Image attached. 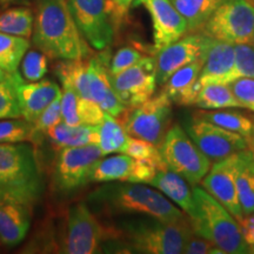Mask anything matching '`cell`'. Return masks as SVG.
<instances>
[{
	"instance_id": "6da1fadb",
	"label": "cell",
	"mask_w": 254,
	"mask_h": 254,
	"mask_svg": "<svg viewBox=\"0 0 254 254\" xmlns=\"http://www.w3.org/2000/svg\"><path fill=\"white\" fill-rule=\"evenodd\" d=\"M87 204L109 215H146L167 222L189 219L160 190L140 183H103L87 196Z\"/></svg>"
},
{
	"instance_id": "7a4b0ae2",
	"label": "cell",
	"mask_w": 254,
	"mask_h": 254,
	"mask_svg": "<svg viewBox=\"0 0 254 254\" xmlns=\"http://www.w3.org/2000/svg\"><path fill=\"white\" fill-rule=\"evenodd\" d=\"M32 43L51 59H88L92 47L79 30L67 0H39Z\"/></svg>"
},
{
	"instance_id": "3957f363",
	"label": "cell",
	"mask_w": 254,
	"mask_h": 254,
	"mask_svg": "<svg viewBox=\"0 0 254 254\" xmlns=\"http://www.w3.org/2000/svg\"><path fill=\"white\" fill-rule=\"evenodd\" d=\"M110 227L111 240L122 243L128 252L141 254H183L187 238L194 232L190 218L167 222L146 215L122 219Z\"/></svg>"
},
{
	"instance_id": "277c9868",
	"label": "cell",
	"mask_w": 254,
	"mask_h": 254,
	"mask_svg": "<svg viewBox=\"0 0 254 254\" xmlns=\"http://www.w3.org/2000/svg\"><path fill=\"white\" fill-rule=\"evenodd\" d=\"M192 193L194 208L189 218L193 231L214 244L224 254H249L239 224L231 212L202 187L193 186Z\"/></svg>"
},
{
	"instance_id": "5b68a950",
	"label": "cell",
	"mask_w": 254,
	"mask_h": 254,
	"mask_svg": "<svg viewBox=\"0 0 254 254\" xmlns=\"http://www.w3.org/2000/svg\"><path fill=\"white\" fill-rule=\"evenodd\" d=\"M159 148L168 170L183 177L190 186L201 183L211 168L212 161L179 124L168 128Z\"/></svg>"
},
{
	"instance_id": "8992f818",
	"label": "cell",
	"mask_w": 254,
	"mask_h": 254,
	"mask_svg": "<svg viewBox=\"0 0 254 254\" xmlns=\"http://www.w3.org/2000/svg\"><path fill=\"white\" fill-rule=\"evenodd\" d=\"M110 225H104L95 217L87 202L72 205L67 211L66 228L62 241L60 253L93 254L98 253L104 241H110Z\"/></svg>"
},
{
	"instance_id": "52a82bcc",
	"label": "cell",
	"mask_w": 254,
	"mask_h": 254,
	"mask_svg": "<svg viewBox=\"0 0 254 254\" xmlns=\"http://www.w3.org/2000/svg\"><path fill=\"white\" fill-rule=\"evenodd\" d=\"M199 32L233 45L251 44L254 37V5L251 0H224Z\"/></svg>"
},
{
	"instance_id": "ba28073f",
	"label": "cell",
	"mask_w": 254,
	"mask_h": 254,
	"mask_svg": "<svg viewBox=\"0 0 254 254\" xmlns=\"http://www.w3.org/2000/svg\"><path fill=\"white\" fill-rule=\"evenodd\" d=\"M104 157L97 144L65 147L59 150L52 177L57 193L69 195L91 183V176L98 161Z\"/></svg>"
},
{
	"instance_id": "9c48e42d",
	"label": "cell",
	"mask_w": 254,
	"mask_h": 254,
	"mask_svg": "<svg viewBox=\"0 0 254 254\" xmlns=\"http://www.w3.org/2000/svg\"><path fill=\"white\" fill-rule=\"evenodd\" d=\"M172 120V100L164 92L133 107L124 120L127 134L160 147Z\"/></svg>"
},
{
	"instance_id": "30bf717a",
	"label": "cell",
	"mask_w": 254,
	"mask_h": 254,
	"mask_svg": "<svg viewBox=\"0 0 254 254\" xmlns=\"http://www.w3.org/2000/svg\"><path fill=\"white\" fill-rule=\"evenodd\" d=\"M0 189L41 190L34 148L25 142H0Z\"/></svg>"
},
{
	"instance_id": "8fae6325",
	"label": "cell",
	"mask_w": 254,
	"mask_h": 254,
	"mask_svg": "<svg viewBox=\"0 0 254 254\" xmlns=\"http://www.w3.org/2000/svg\"><path fill=\"white\" fill-rule=\"evenodd\" d=\"M111 82L119 99L128 109L151 99L157 88V58L144 56L138 63L118 74H111Z\"/></svg>"
},
{
	"instance_id": "7c38bea8",
	"label": "cell",
	"mask_w": 254,
	"mask_h": 254,
	"mask_svg": "<svg viewBox=\"0 0 254 254\" xmlns=\"http://www.w3.org/2000/svg\"><path fill=\"white\" fill-rule=\"evenodd\" d=\"M75 24L92 49L106 50L114 36L106 0H67Z\"/></svg>"
},
{
	"instance_id": "4fadbf2b",
	"label": "cell",
	"mask_w": 254,
	"mask_h": 254,
	"mask_svg": "<svg viewBox=\"0 0 254 254\" xmlns=\"http://www.w3.org/2000/svg\"><path fill=\"white\" fill-rule=\"evenodd\" d=\"M185 131L211 161L221 160L247 148L243 135L194 117L186 125Z\"/></svg>"
},
{
	"instance_id": "5bb4252c",
	"label": "cell",
	"mask_w": 254,
	"mask_h": 254,
	"mask_svg": "<svg viewBox=\"0 0 254 254\" xmlns=\"http://www.w3.org/2000/svg\"><path fill=\"white\" fill-rule=\"evenodd\" d=\"M209 43V37L201 32L185 34L157 52V82L163 85L168 78L184 66L205 56Z\"/></svg>"
},
{
	"instance_id": "9a60e30c",
	"label": "cell",
	"mask_w": 254,
	"mask_h": 254,
	"mask_svg": "<svg viewBox=\"0 0 254 254\" xmlns=\"http://www.w3.org/2000/svg\"><path fill=\"white\" fill-rule=\"evenodd\" d=\"M110 53L109 51L103 50L99 55H92L87 59V75L88 87H90V97L95 101L104 112L125 120L127 111L129 109L119 99L116 91L113 90L111 82L110 73Z\"/></svg>"
},
{
	"instance_id": "2e32d148",
	"label": "cell",
	"mask_w": 254,
	"mask_h": 254,
	"mask_svg": "<svg viewBox=\"0 0 254 254\" xmlns=\"http://www.w3.org/2000/svg\"><path fill=\"white\" fill-rule=\"evenodd\" d=\"M134 6H142L148 12L153 26L155 53L189 32L186 20L171 0H135Z\"/></svg>"
},
{
	"instance_id": "e0dca14e",
	"label": "cell",
	"mask_w": 254,
	"mask_h": 254,
	"mask_svg": "<svg viewBox=\"0 0 254 254\" xmlns=\"http://www.w3.org/2000/svg\"><path fill=\"white\" fill-rule=\"evenodd\" d=\"M157 171V168L150 164L136 160L125 153H118L112 157H103L98 161L92 172L91 183L150 184Z\"/></svg>"
},
{
	"instance_id": "ac0fdd59",
	"label": "cell",
	"mask_w": 254,
	"mask_h": 254,
	"mask_svg": "<svg viewBox=\"0 0 254 254\" xmlns=\"http://www.w3.org/2000/svg\"><path fill=\"white\" fill-rule=\"evenodd\" d=\"M234 165H236V154L214 161V165L211 166L208 173L200 184L202 189L214 196L221 205H224L239 222L245 217V214L238 196Z\"/></svg>"
},
{
	"instance_id": "d6986e66",
	"label": "cell",
	"mask_w": 254,
	"mask_h": 254,
	"mask_svg": "<svg viewBox=\"0 0 254 254\" xmlns=\"http://www.w3.org/2000/svg\"><path fill=\"white\" fill-rule=\"evenodd\" d=\"M234 62L236 53L233 44L209 38L204 66L195 85L196 93L207 85L230 84L233 81Z\"/></svg>"
},
{
	"instance_id": "ffe728a7",
	"label": "cell",
	"mask_w": 254,
	"mask_h": 254,
	"mask_svg": "<svg viewBox=\"0 0 254 254\" xmlns=\"http://www.w3.org/2000/svg\"><path fill=\"white\" fill-rule=\"evenodd\" d=\"M62 94V88L52 80L28 81L21 78L17 84V95L21 111V118L27 122H36L51 103Z\"/></svg>"
},
{
	"instance_id": "44dd1931",
	"label": "cell",
	"mask_w": 254,
	"mask_h": 254,
	"mask_svg": "<svg viewBox=\"0 0 254 254\" xmlns=\"http://www.w3.org/2000/svg\"><path fill=\"white\" fill-rule=\"evenodd\" d=\"M32 206L24 201H8L0 207V243L7 247L19 245L31 226Z\"/></svg>"
},
{
	"instance_id": "7402d4cb",
	"label": "cell",
	"mask_w": 254,
	"mask_h": 254,
	"mask_svg": "<svg viewBox=\"0 0 254 254\" xmlns=\"http://www.w3.org/2000/svg\"><path fill=\"white\" fill-rule=\"evenodd\" d=\"M204 63L205 56L178 69L163 85L161 92H164L174 104L180 106H192L193 100L198 94L195 85Z\"/></svg>"
},
{
	"instance_id": "603a6c76",
	"label": "cell",
	"mask_w": 254,
	"mask_h": 254,
	"mask_svg": "<svg viewBox=\"0 0 254 254\" xmlns=\"http://www.w3.org/2000/svg\"><path fill=\"white\" fill-rule=\"evenodd\" d=\"M148 185L160 190L187 215L192 214L194 208L192 190L190 189V184L179 174L172 172L168 168L158 170Z\"/></svg>"
},
{
	"instance_id": "cb8c5ba5",
	"label": "cell",
	"mask_w": 254,
	"mask_h": 254,
	"mask_svg": "<svg viewBox=\"0 0 254 254\" xmlns=\"http://www.w3.org/2000/svg\"><path fill=\"white\" fill-rule=\"evenodd\" d=\"M51 144L58 150L74 146L98 144V125H68L60 122L46 133Z\"/></svg>"
},
{
	"instance_id": "d4e9b609",
	"label": "cell",
	"mask_w": 254,
	"mask_h": 254,
	"mask_svg": "<svg viewBox=\"0 0 254 254\" xmlns=\"http://www.w3.org/2000/svg\"><path fill=\"white\" fill-rule=\"evenodd\" d=\"M253 154L249 148L236 153L234 178L238 196L245 215L254 213V171L251 165Z\"/></svg>"
},
{
	"instance_id": "484cf974",
	"label": "cell",
	"mask_w": 254,
	"mask_h": 254,
	"mask_svg": "<svg viewBox=\"0 0 254 254\" xmlns=\"http://www.w3.org/2000/svg\"><path fill=\"white\" fill-rule=\"evenodd\" d=\"M128 139L129 135L127 134L122 122L105 112L103 120L98 125L97 144L104 157L112 153H124Z\"/></svg>"
},
{
	"instance_id": "4316f807",
	"label": "cell",
	"mask_w": 254,
	"mask_h": 254,
	"mask_svg": "<svg viewBox=\"0 0 254 254\" xmlns=\"http://www.w3.org/2000/svg\"><path fill=\"white\" fill-rule=\"evenodd\" d=\"M186 20L189 32H199L224 0H171Z\"/></svg>"
},
{
	"instance_id": "83f0119b",
	"label": "cell",
	"mask_w": 254,
	"mask_h": 254,
	"mask_svg": "<svg viewBox=\"0 0 254 254\" xmlns=\"http://www.w3.org/2000/svg\"><path fill=\"white\" fill-rule=\"evenodd\" d=\"M192 106L200 110L243 109L228 84H212L202 87L193 100Z\"/></svg>"
},
{
	"instance_id": "f1b7e54d",
	"label": "cell",
	"mask_w": 254,
	"mask_h": 254,
	"mask_svg": "<svg viewBox=\"0 0 254 254\" xmlns=\"http://www.w3.org/2000/svg\"><path fill=\"white\" fill-rule=\"evenodd\" d=\"M194 118H199L218 125L228 131L236 132L238 134L246 138L252 131L254 119L245 116V114L234 112V111H220V110H198L193 113Z\"/></svg>"
},
{
	"instance_id": "f546056e",
	"label": "cell",
	"mask_w": 254,
	"mask_h": 254,
	"mask_svg": "<svg viewBox=\"0 0 254 254\" xmlns=\"http://www.w3.org/2000/svg\"><path fill=\"white\" fill-rule=\"evenodd\" d=\"M34 13L27 6H13L0 13V32L30 38L33 33Z\"/></svg>"
},
{
	"instance_id": "4dcf8cb0",
	"label": "cell",
	"mask_w": 254,
	"mask_h": 254,
	"mask_svg": "<svg viewBox=\"0 0 254 254\" xmlns=\"http://www.w3.org/2000/svg\"><path fill=\"white\" fill-rule=\"evenodd\" d=\"M28 38L12 36L0 32V67L9 74L18 73L24 56L30 50Z\"/></svg>"
},
{
	"instance_id": "1f68e13d",
	"label": "cell",
	"mask_w": 254,
	"mask_h": 254,
	"mask_svg": "<svg viewBox=\"0 0 254 254\" xmlns=\"http://www.w3.org/2000/svg\"><path fill=\"white\" fill-rule=\"evenodd\" d=\"M124 153L131 155L132 158L136 159V160L150 164L157 168V170H166L167 168L163 159V155L160 153V148L150 141L134 138V136H129Z\"/></svg>"
},
{
	"instance_id": "d6a6232c",
	"label": "cell",
	"mask_w": 254,
	"mask_h": 254,
	"mask_svg": "<svg viewBox=\"0 0 254 254\" xmlns=\"http://www.w3.org/2000/svg\"><path fill=\"white\" fill-rule=\"evenodd\" d=\"M21 78L18 72L7 80L0 82V119L21 118L17 95V84Z\"/></svg>"
},
{
	"instance_id": "836d02e7",
	"label": "cell",
	"mask_w": 254,
	"mask_h": 254,
	"mask_svg": "<svg viewBox=\"0 0 254 254\" xmlns=\"http://www.w3.org/2000/svg\"><path fill=\"white\" fill-rule=\"evenodd\" d=\"M60 122H63L62 94L43 111L36 122L32 123V144H39L44 136H46L47 131Z\"/></svg>"
},
{
	"instance_id": "e575fe53",
	"label": "cell",
	"mask_w": 254,
	"mask_h": 254,
	"mask_svg": "<svg viewBox=\"0 0 254 254\" xmlns=\"http://www.w3.org/2000/svg\"><path fill=\"white\" fill-rule=\"evenodd\" d=\"M31 139L32 123L24 118L0 119V142H31Z\"/></svg>"
},
{
	"instance_id": "d590c367",
	"label": "cell",
	"mask_w": 254,
	"mask_h": 254,
	"mask_svg": "<svg viewBox=\"0 0 254 254\" xmlns=\"http://www.w3.org/2000/svg\"><path fill=\"white\" fill-rule=\"evenodd\" d=\"M49 69V57L39 50L27 51L21 60V75L27 81H39Z\"/></svg>"
},
{
	"instance_id": "8d00e7d4",
	"label": "cell",
	"mask_w": 254,
	"mask_h": 254,
	"mask_svg": "<svg viewBox=\"0 0 254 254\" xmlns=\"http://www.w3.org/2000/svg\"><path fill=\"white\" fill-rule=\"evenodd\" d=\"M234 53L233 81L239 78H254V46L251 44H236Z\"/></svg>"
},
{
	"instance_id": "74e56055",
	"label": "cell",
	"mask_w": 254,
	"mask_h": 254,
	"mask_svg": "<svg viewBox=\"0 0 254 254\" xmlns=\"http://www.w3.org/2000/svg\"><path fill=\"white\" fill-rule=\"evenodd\" d=\"M62 84V112L63 122L68 125H80L79 118V95L67 81H60Z\"/></svg>"
},
{
	"instance_id": "f35d334b",
	"label": "cell",
	"mask_w": 254,
	"mask_h": 254,
	"mask_svg": "<svg viewBox=\"0 0 254 254\" xmlns=\"http://www.w3.org/2000/svg\"><path fill=\"white\" fill-rule=\"evenodd\" d=\"M142 53L139 50L132 46H125L119 49L116 55L111 57L110 60V73L111 74H118L125 71L126 68L131 67L142 58Z\"/></svg>"
},
{
	"instance_id": "ab89813d",
	"label": "cell",
	"mask_w": 254,
	"mask_h": 254,
	"mask_svg": "<svg viewBox=\"0 0 254 254\" xmlns=\"http://www.w3.org/2000/svg\"><path fill=\"white\" fill-rule=\"evenodd\" d=\"M228 85L243 109L254 111V78H239Z\"/></svg>"
},
{
	"instance_id": "60d3db41",
	"label": "cell",
	"mask_w": 254,
	"mask_h": 254,
	"mask_svg": "<svg viewBox=\"0 0 254 254\" xmlns=\"http://www.w3.org/2000/svg\"><path fill=\"white\" fill-rule=\"evenodd\" d=\"M78 111L81 124H86V125H99L105 114L95 101L92 99H82V98H79Z\"/></svg>"
},
{
	"instance_id": "b9f144b4",
	"label": "cell",
	"mask_w": 254,
	"mask_h": 254,
	"mask_svg": "<svg viewBox=\"0 0 254 254\" xmlns=\"http://www.w3.org/2000/svg\"><path fill=\"white\" fill-rule=\"evenodd\" d=\"M185 254H224L220 249H218L211 241L200 237L195 232H193L190 236L187 238L185 249Z\"/></svg>"
},
{
	"instance_id": "7bdbcfd3",
	"label": "cell",
	"mask_w": 254,
	"mask_h": 254,
	"mask_svg": "<svg viewBox=\"0 0 254 254\" xmlns=\"http://www.w3.org/2000/svg\"><path fill=\"white\" fill-rule=\"evenodd\" d=\"M134 1L135 0H112L109 7V12L113 23H122L123 19L128 13L131 6L134 4Z\"/></svg>"
},
{
	"instance_id": "ee69618b",
	"label": "cell",
	"mask_w": 254,
	"mask_h": 254,
	"mask_svg": "<svg viewBox=\"0 0 254 254\" xmlns=\"http://www.w3.org/2000/svg\"><path fill=\"white\" fill-rule=\"evenodd\" d=\"M239 224L240 234L243 239L247 244V246H251L254 244V215H245L241 220L238 222Z\"/></svg>"
},
{
	"instance_id": "f6af8a7d",
	"label": "cell",
	"mask_w": 254,
	"mask_h": 254,
	"mask_svg": "<svg viewBox=\"0 0 254 254\" xmlns=\"http://www.w3.org/2000/svg\"><path fill=\"white\" fill-rule=\"evenodd\" d=\"M246 142H247V148L252 152L253 157H254V122H253V127H252V131L249 135L246 136Z\"/></svg>"
},
{
	"instance_id": "bcb514c9",
	"label": "cell",
	"mask_w": 254,
	"mask_h": 254,
	"mask_svg": "<svg viewBox=\"0 0 254 254\" xmlns=\"http://www.w3.org/2000/svg\"><path fill=\"white\" fill-rule=\"evenodd\" d=\"M12 75H13V74H9V73L4 71V69L0 67V82L7 80V79H9V78L12 77Z\"/></svg>"
},
{
	"instance_id": "7dc6e473",
	"label": "cell",
	"mask_w": 254,
	"mask_h": 254,
	"mask_svg": "<svg viewBox=\"0 0 254 254\" xmlns=\"http://www.w3.org/2000/svg\"><path fill=\"white\" fill-rule=\"evenodd\" d=\"M249 253H251V254H254V244H253V245L249 246Z\"/></svg>"
},
{
	"instance_id": "c3c4849f",
	"label": "cell",
	"mask_w": 254,
	"mask_h": 254,
	"mask_svg": "<svg viewBox=\"0 0 254 254\" xmlns=\"http://www.w3.org/2000/svg\"><path fill=\"white\" fill-rule=\"evenodd\" d=\"M107 1V7H110V5H111V2H112V0H106ZM110 13V12H109Z\"/></svg>"
},
{
	"instance_id": "681fc988",
	"label": "cell",
	"mask_w": 254,
	"mask_h": 254,
	"mask_svg": "<svg viewBox=\"0 0 254 254\" xmlns=\"http://www.w3.org/2000/svg\"><path fill=\"white\" fill-rule=\"evenodd\" d=\"M251 165H252V168H253V171H254V157L252 158V161H251Z\"/></svg>"
},
{
	"instance_id": "f907efd6",
	"label": "cell",
	"mask_w": 254,
	"mask_h": 254,
	"mask_svg": "<svg viewBox=\"0 0 254 254\" xmlns=\"http://www.w3.org/2000/svg\"><path fill=\"white\" fill-rule=\"evenodd\" d=\"M251 45H253V46H254V37H253V39H252V41H251Z\"/></svg>"
},
{
	"instance_id": "816d5d0a",
	"label": "cell",
	"mask_w": 254,
	"mask_h": 254,
	"mask_svg": "<svg viewBox=\"0 0 254 254\" xmlns=\"http://www.w3.org/2000/svg\"><path fill=\"white\" fill-rule=\"evenodd\" d=\"M251 1H252V4L254 5V0H251Z\"/></svg>"
},
{
	"instance_id": "f5cc1de1",
	"label": "cell",
	"mask_w": 254,
	"mask_h": 254,
	"mask_svg": "<svg viewBox=\"0 0 254 254\" xmlns=\"http://www.w3.org/2000/svg\"><path fill=\"white\" fill-rule=\"evenodd\" d=\"M253 214H254V213H253Z\"/></svg>"
}]
</instances>
